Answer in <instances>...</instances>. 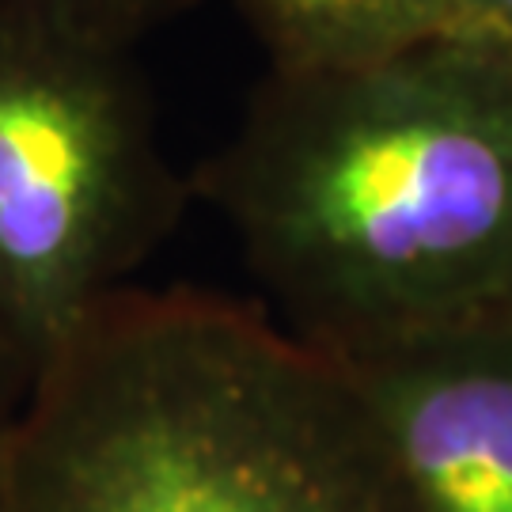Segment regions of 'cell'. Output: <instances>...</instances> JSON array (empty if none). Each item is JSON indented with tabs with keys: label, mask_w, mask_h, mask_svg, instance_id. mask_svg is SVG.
Wrapping results in <instances>:
<instances>
[{
	"label": "cell",
	"mask_w": 512,
	"mask_h": 512,
	"mask_svg": "<svg viewBox=\"0 0 512 512\" xmlns=\"http://www.w3.org/2000/svg\"><path fill=\"white\" fill-rule=\"evenodd\" d=\"M194 190L323 353L512 315V57L433 38L270 73Z\"/></svg>",
	"instance_id": "1"
},
{
	"label": "cell",
	"mask_w": 512,
	"mask_h": 512,
	"mask_svg": "<svg viewBox=\"0 0 512 512\" xmlns=\"http://www.w3.org/2000/svg\"><path fill=\"white\" fill-rule=\"evenodd\" d=\"M270 73L346 69L452 31L459 0H236Z\"/></svg>",
	"instance_id": "5"
},
{
	"label": "cell",
	"mask_w": 512,
	"mask_h": 512,
	"mask_svg": "<svg viewBox=\"0 0 512 512\" xmlns=\"http://www.w3.org/2000/svg\"><path fill=\"white\" fill-rule=\"evenodd\" d=\"M0 512H418L338 357L224 296L126 289L23 384Z\"/></svg>",
	"instance_id": "2"
},
{
	"label": "cell",
	"mask_w": 512,
	"mask_h": 512,
	"mask_svg": "<svg viewBox=\"0 0 512 512\" xmlns=\"http://www.w3.org/2000/svg\"><path fill=\"white\" fill-rule=\"evenodd\" d=\"M133 50L0 12V365L16 395L183 213Z\"/></svg>",
	"instance_id": "3"
},
{
	"label": "cell",
	"mask_w": 512,
	"mask_h": 512,
	"mask_svg": "<svg viewBox=\"0 0 512 512\" xmlns=\"http://www.w3.org/2000/svg\"><path fill=\"white\" fill-rule=\"evenodd\" d=\"M444 38H463L471 46L512 57V0H459L456 23Z\"/></svg>",
	"instance_id": "7"
},
{
	"label": "cell",
	"mask_w": 512,
	"mask_h": 512,
	"mask_svg": "<svg viewBox=\"0 0 512 512\" xmlns=\"http://www.w3.org/2000/svg\"><path fill=\"white\" fill-rule=\"evenodd\" d=\"M338 361L380 425L414 509L512 512V315Z\"/></svg>",
	"instance_id": "4"
},
{
	"label": "cell",
	"mask_w": 512,
	"mask_h": 512,
	"mask_svg": "<svg viewBox=\"0 0 512 512\" xmlns=\"http://www.w3.org/2000/svg\"><path fill=\"white\" fill-rule=\"evenodd\" d=\"M12 403H16V384H12L8 368L0 365V429H4V421L12 414Z\"/></svg>",
	"instance_id": "8"
},
{
	"label": "cell",
	"mask_w": 512,
	"mask_h": 512,
	"mask_svg": "<svg viewBox=\"0 0 512 512\" xmlns=\"http://www.w3.org/2000/svg\"><path fill=\"white\" fill-rule=\"evenodd\" d=\"M202 0H0V12L35 19L114 50H133L156 27L179 19Z\"/></svg>",
	"instance_id": "6"
}]
</instances>
